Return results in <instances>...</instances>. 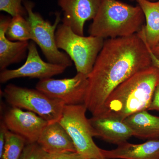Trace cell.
<instances>
[{
    "instance_id": "cell-5",
    "label": "cell",
    "mask_w": 159,
    "mask_h": 159,
    "mask_svg": "<svg viewBox=\"0 0 159 159\" xmlns=\"http://www.w3.org/2000/svg\"><path fill=\"white\" fill-rule=\"evenodd\" d=\"M87 111L84 104L65 105L58 122L73 141L76 152L84 159H106L102 148L94 142L93 129L86 116Z\"/></svg>"
},
{
    "instance_id": "cell-12",
    "label": "cell",
    "mask_w": 159,
    "mask_h": 159,
    "mask_svg": "<svg viewBox=\"0 0 159 159\" xmlns=\"http://www.w3.org/2000/svg\"><path fill=\"white\" fill-rule=\"evenodd\" d=\"M94 137L117 145L127 142L134 132L124 120L109 114L89 119Z\"/></svg>"
},
{
    "instance_id": "cell-4",
    "label": "cell",
    "mask_w": 159,
    "mask_h": 159,
    "mask_svg": "<svg viewBox=\"0 0 159 159\" xmlns=\"http://www.w3.org/2000/svg\"><path fill=\"white\" fill-rule=\"evenodd\" d=\"M55 39L57 48L65 51L74 62L77 73L88 77L93 70L105 39L89 35L76 34L65 24L57 26Z\"/></svg>"
},
{
    "instance_id": "cell-8",
    "label": "cell",
    "mask_w": 159,
    "mask_h": 159,
    "mask_svg": "<svg viewBox=\"0 0 159 159\" xmlns=\"http://www.w3.org/2000/svg\"><path fill=\"white\" fill-rule=\"evenodd\" d=\"M88 85V76L77 73L72 78L39 80L36 89L65 105H74L84 104Z\"/></svg>"
},
{
    "instance_id": "cell-3",
    "label": "cell",
    "mask_w": 159,
    "mask_h": 159,
    "mask_svg": "<svg viewBox=\"0 0 159 159\" xmlns=\"http://www.w3.org/2000/svg\"><path fill=\"white\" fill-rule=\"evenodd\" d=\"M145 22L139 5L134 6L119 0H102L88 32L104 39L127 37L139 33Z\"/></svg>"
},
{
    "instance_id": "cell-15",
    "label": "cell",
    "mask_w": 159,
    "mask_h": 159,
    "mask_svg": "<svg viewBox=\"0 0 159 159\" xmlns=\"http://www.w3.org/2000/svg\"><path fill=\"white\" fill-rule=\"evenodd\" d=\"M101 151L106 159H159V139L139 144L126 142L115 149Z\"/></svg>"
},
{
    "instance_id": "cell-13",
    "label": "cell",
    "mask_w": 159,
    "mask_h": 159,
    "mask_svg": "<svg viewBox=\"0 0 159 159\" xmlns=\"http://www.w3.org/2000/svg\"><path fill=\"white\" fill-rule=\"evenodd\" d=\"M37 143L49 154L77 152L70 137L58 121L46 125Z\"/></svg>"
},
{
    "instance_id": "cell-17",
    "label": "cell",
    "mask_w": 159,
    "mask_h": 159,
    "mask_svg": "<svg viewBox=\"0 0 159 159\" xmlns=\"http://www.w3.org/2000/svg\"><path fill=\"white\" fill-rule=\"evenodd\" d=\"M144 13L145 24L140 34L150 49L159 43V1L136 0Z\"/></svg>"
},
{
    "instance_id": "cell-21",
    "label": "cell",
    "mask_w": 159,
    "mask_h": 159,
    "mask_svg": "<svg viewBox=\"0 0 159 159\" xmlns=\"http://www.w3.org/2000/svg\"><path fill=\"white\" fill-rule=\"evenodd\" d=\"M48 153L37 143L27 144L20 159H47Z\"/></svg>"
},
{
    "instance_id": "cell-1",
    "label": "cell",
    "mask_w": 159,
    "mask_h": 159,
    "mask_svg": "<svg viewBox=\"0 0 159 159\" xmlns=\"http://www.w3.org/2000/svg\"><path fill=\"white\" fill-rule=\"evenodd\" d=\"M149 48L140 33L105 39L90 74L84 104L93 116L102 115L106 101L117 87L152 65Z\"/></svg>"
},
{
    "instance_id": "cell-14",
    "label": "cell",
    "mask_w": 159,
    "mask_h": 159,
    "mask_svg": "<svg viewBox=\"0 0 159 159\" xmlns=\"http://www.w3.org/2000/svg\"><path fill=\"white\" fill-rule=\"evenodd\" d=\"M11 18L1 15L0 17V70L7 69L9 66L21 62L27 57L29 42H13L6 38V33Z\"/></svg>"
},
{
    "instance_id": "cell-22",
    "label": "cell",
    "mask_w": 159,
    "mask_h": 159,
    "mask_svg": "<svg viewBox=\"0 0 159 159\" xmlns=\"http://www.w3.org/2000/svg\"><path fill=\"white\" fill-rule=\"evenodd\" d=\"M47 159H84L77 152L70 153L49 154Z\"/></svg>"
},
{
    "instance_id": "cell-20",
    "label": "cell",
    "mask_w": 159,
    "mask_h": 159,
    "mask_svg": "<svg viewBox=\"0 0 159 159\" xmlns=\"http://www.w3.org/2000/svg\"><path fill=\"white\" fill-rule=\"evenodd\" d=\"M25 0H0V11H5L11 17L17 15L25 16L27 12L22 4Z\"/></svg>"
},
{
    "instance_id": "cell-18",
    "label": "cell",
    "mask_w": 159,
    "mask_h": 159,
    "mask_svg": "<svg viewBox=\"0 0 159 159\" xmlns=\"http://www.w3.org/2000/svg\"><path fill=\"white\" fill-rule=\"evenodd\" d=\"M6 36L11 41H26L31 40V26L29 21L22 16L11 17L6 31Z\"/></svg>"
},
{
    "instance_id": "cell-19",
    "label": "cell",
    "mask_w": 159,
    "mask_h": 159,
    "mask_svg": "<svg viewBox=\"0 0 159 159\" xmlns=\"http://www.w3.org/2000/svg\"><path fill=\"white\" fill-rule=\"evenodd\" d=\"M27 142L16 134L7 131L5 148L1 159H20Z\"/></svg>"
},
{
    "instance_id": "cell-6",
    "label": "cell",
    "mask_w": 159,
    "mask_h": 159,
    "mask_svg": "<svg viewBox=\"0 0 159 159\" xmlns=\"http://www.w3.org/2000/svg\"><path fill=\"white\" fill-rule=\"evenodd\" d=\"M24 6L27 12L31 29V40L37 44L42 51L48 62L64 66L66 68L72 65V61L67 54L57 48L55 33L61 20V13L56 12L54 24L44 19L39 13L33 11L34 3L25 0Z\"/></svg>"
},
{
    "instance_id": "cell-27",
    "label": "cell",
    "mask_w": 159,
    "mask_h": 159,
    "mask_svg": "<svg viewBox=\"0 0 159 159\" xmlns=\"http://www.w3.org/2000/svg\"><path fill=\"white\" fill-rule=\"evenodd\" d=\"M148 1H151V2H156V1H159V0H148Z\"/></svg>"
},
{
    "instance_id": "cell-25",
    "label": "cell",
    "mask_w": 159,
    "mask_h": 159,
    "mask_svg": "<svg viewBox=\"0 0 159 159\" xmlns=\"http://www.w3.org/2000/svg\"><path fill=\"white\" fill-rule=\"evenodd\" d=\"M149 50H150L151 56L152 60V65L156 67L159 70V60L157 58H156L155 56L153 55V54L152 53L150 48H149Z\"/></svg>"
},
{
    "instance_id": "cell-7",
    "label": "cell",
    "mask_w": 159,
    "mask_h": 159,
    "mask_svg": "<svg viewBox=\"0 0 159 159\" xmlns=\"http://www.w3.org/2000/svg\"><path fill=\"white\" fill-rule=\"evenodd\" d=\"M2 96L11 107L32 112L49 123L59 121L65 105L37 89L21 87L11 84L6 86Z\"/></svg>"
},
{
    "instance_id": "cell-26",
    "label": "cell",
    "mask_w": 159,
    "mask_h": 159,
    "mask_svg": "<svg viewBox=\"0 0 159 159\" xmlns=\"http://www.w3.org/2000/svg\"><path fill=\"white\" fill-rule=\"evenodd\" d=\"M150 50L152 53L159 60V43Z\"/></svg>"
},
{
    "instance_id": "cell-2",
    "label": "cell",
    "mask_w": 159,
    "mask_h": 159,
    "mask_svg": "<svg viewBox=\"0 0 159 159\" xmlns=\"http://www.w3.org/2000/svg\"><path fill=\"white\" fill-rule=\"evenodd\" d=\"M159 84V70L156 67L152 65L139 71L112 92L102 114H110L124 120L133 114L148 111Z\"/></svg>"
},
{
    "instance_id": "cell-16",
    "label": "cell",
    "mask_w": 159,
    "mask_h": 159,
    "mask_svg": "<svg viewBox=\"0 0 159 159\" xmlns=\"http://www.w3.org/2000/svg\"><path fill=\"white\" fill-rule=\"evenodd\" d=\"M134 136L143 140L159 139V117L145 110L133 114L124 120Z\"/></svg>"
},
{
    "instance_id": "cell-10",
    "label": "cell",
    "mask_w": 159,
    "mask_h": 159,
    "mask_svg": "<svg viewBox=\"0 0 159 159\" xmlns=\"http://www.w3.org/2000/svg\"><path fill=\"white\" fill-rule=\"evenodd\" d=\"M2 121L9 131L25 139L27 144L37 143L49 123L37 114L14 107L6 112Z\"/></svg>"
},
{
    "instance_id": "cell-28",
    "label": "cell",
    "mask_w": 159,
    "mask_h": 159,
    "mask_svg": "<svg viewBox=\"0 0 159 159\" xmlns=\"http://www.w3.org/2000/svg\"><path fill=\"white\" fill-rule=\"evenodd\" d=\"M131 1H136V0H130Z\"/></svg>"
},
{
    "instance_id": "cell-9",
    "label": "cell",
    "mask_w": 159,
    "mask_h": 159,
    "mask_svg": "<svg viewBox=\"0 0 159 159\" xmlns=\"http://www.w3.org/2000/svg\"><path fill=\"white\" fill-rule=\"evenodd\" d=\"M67 68L64 66L44 61L40 56L36 44L31 40L29 42L27 59L24 65L15 70H6L0 73V82L5 83L11 80L21 77L38 78H51L62 74Z\"/></svg>"
},
{
    "instance_id": "cell-23",
    "label": "cell",
    "mask_w": 159,
    "mask_h": 159,
    "mask_svg": "<svg viewBox=\"0 0 159 159\" xmlns=\"http://www.w3.org/2000/svg\"><path fill=\"white\" fill-rule=\"evenodd\" d=\"M8 129L2 120L0 124V158L2 155L6 139V135Z\"/></svg>"
},
{
    "instance_id": "cell-11",
    "label": "cell",
    "mask_w": 159,
    "mask_h": 159,
    "mask_svg": "<svg viewBox=\"0 0 159 159\" xmlns=\"http://www.w3.org/2000/svg\"><path fill=\"white\" fill-rule=\"evenodd\" d=\"M102 0H58L63 12V24L70 27L76 34L84 35L86 22L93 20L99 11Z\"/></svg>"
},
{
    "instance_id": "cell-24",
    "label": "cell",
    "mask_w": 159,
    "mask_h": 159,
    "mask_svg": "<svg viewBox=\"0 0 159 159\" xmlns=\"http://www.w3.org/2000/svg\"><path fill=\"white\" fill-rule=\"evenodd\" d=\"M148 111H159V84L154 92L153 97Z\"/></svg>"
}]
</instances>
